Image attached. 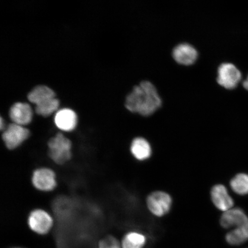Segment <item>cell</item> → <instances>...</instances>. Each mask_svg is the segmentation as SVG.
I'll return each instance as SVG.
<instances>
[{
	"instance_id": "2",
	"label": "cell",
	"mask_w": 248,
	"mask_h": 248,
	"mask_svg": "<svg viewBox=\"0 0 248 248\" xmlns=\"http://www.w3.org/2000/svg\"><path fill=\"white\" fill-rule=\"evenodd\" d=\"M48 156L58 166H63L73 157V142L63 133H58L47 142Z\"/></svg>"
},
{
	"instance_id": "4",
	"label": "cell",
	"mask_w": 248,
	"mask_h": 248,
	"mask_svg": "<svg viewBox=\"0 0 248 248\" xmlns=\"http://www.w3.org/2000/svg\"><path fill=\"white\" fill-rule=\"evenodd\" d=\"M31 179L33 187L44 193L54 191L57 187V174L48 167H41L34 170Z\"/></svg>"
},
{
	"instance_id": "1",
	"label": "cell",
	"mask_w": 248,
	"mask_h": 248,
	"mask_svg": "<svg viewBox=\"0 0 248 248\" xmlns=\"http://www.w3.org/2000/svg\"><path fill=\"white\" fill-rule=\"evenodd\" d=\"M161 105L162 100L156 88L149 81H143L136 86L125 101L127 109L144 116L152 115Z\"/></svg>"
},
{
	"instance_id": "3",
	"label": "cell",
	"mask_w": 248,
	"mask_h": 248,
	"mask_svg": "<svg viewBox=\"0 0 248 248\" xmlns=\"http://www.w3.org/2000/svg\"><path fill=\"white\" fill-rule=\"evenodd\" d=\"M27 222L30 230L39 235L48 234L54 226V219L51 214L41 208L31 211Z\"/></svg>"
},
{
	"instance_id": "16",
	"label": "cell",
	"mask_w": 248,
	"mask_h": 248,
	"mask_svg": "<svg viewBox=\"0 0 248 248\" xmlns=\"http://www.w3.org/2000/svg\"><path fill=\"white\" fill-rule=\"evenodd\" d=\"M225 239L232 246H239L248 240V222L228 232Z\"/></svg>"
},
{
	"instance_id": "10",
	"label": "cell",
	"mask_w": 248,
	"mask_h": 248,
	"mask_svg": "<svg viewBox=\"0 0 248 248\" xmlns=\"http://www.w3.org/2000/svg\"><path fill=\"white\" fill-rule=\"evenodd\" d=\"M9 117L13 123L25 126L32 122V110L29 104L17 102L11 108Z\"/></svg>"
},
{
	"instance_id": "14",
	"label": "cell",
	"mask_w": 248,
	"mask_h": 248,
	"mask_svg": "<svg viewBox=\"0 0 248 248\" xmlns=\"http://www.w3.org/2000/svg\"><path fill=\"white\" fill-rule=\"evenodd\" d=\"M55 97L54 92L48 87L43 85L36 87L28 95L29 100L36 105Z\"/></svg>"
},
{
	"instance_id": "18",
	"label": "cell",
	"mask_w": 248,
	"mask_h": 248,
	"mask_svg": "<svg viewBox=\"0 0 248 248\" xmlns=\"http://www.w3.org/2000/svg\"><path fill=\"white\" fill-rule=\"evenodd\" d=\"M60 101L56 97L36 105V113L40 116L48 117L58 111Z\"/></svg>"
},
{
	"instance_id": "17",
	"label": "cell",
	"mask_w": 248,
	"mask_h": 248,
	"mask_svg": "<svg viewBox=\"0 0 248 248\" xmlns=\"http://www.w3.org/2000/svg\"><path fill=\"white\" fill-rule=\"evenodd\" d=\"M230 185L235 193L240 195L248 194V175L238 173L232 179Z\"/></svg>"
},
{
	"instance_id": "7",
	"label": "cell",
	"mask_w": 248,
	"mask_h": 248,
	"mask_svg": "<svg viewBox=\"0 0 248 248\" xmlns=\"http://www.w3.org/2000/svg\"><path fill=\"white\" fill-rule=\"evenodd\" d=\"M241 78L240 71L234 64L224 63L218 67L217 81L223 88L232 90L236 88L241 81Z\"/></svg>"
},
{
	"instance_id": "12",
	"label": "cell",
	"mask_w": 248,
	"mask_h": 248,
	"mask_svg": "<svg viewBox=\"0 0 248 248\" xmlns=\"http://www.w3.org/2000/svg\"><path fill=\"white\" fill-rule=\"evenodd\" d=\"M248 222V217L240 208H232L223 213L220 224L225 229L236 228Z\"/></svg>"
},
{
	"instance_id": "8",
	"label": "cell",
	"mask_w": 248,
	"mask_h": 248,
	"mask_svg": "<svg viewBox=\"0 0 248 248\" xmlns=\"http://www.w3.org/2000/svg\"><path fill=\"white\" fill-rule=\"evenodd\" d=\"M210 195L214 205L219 210L225 212L233 208L234 201L224 185L214 186L211 190Z\"/></svg>"
},
{
	"instance_id": "9",
	"label": "cell",
	"mask_w": 248,
	"mask_h": 248,
	"mask_svg": "<svg viewBox=\"0 0 248 248\" xmlns=\"http://www.w3.org/2000/svg\"><path fill=\"white\" fill-rule=\"evenodd\" d=\"M78 122L77 114L69 108H62L56 112L54 123L62 132H70L76 129Z\"/></svg>"
},
{
	"instance_id": "19",
	"label": "cell",
	"mask_w": 248,
	"mask_h": 248,
	"mask_svg": "<svg viewBox=\"0 0 248 248\" xmlns=\"http://www.w3.org/2000/svg\"><path fill=\"white\" fill-rule=\"evenodd\" d=\"M96 248H122L121 242L112 235H108L98 241Z\"/></svg>"
},
{
	"instance_id": "15",
	"label": "cell",
	"mask_w": 248,
	"mask_h": 248,
	"mask_svg": "<svg viewBox=\"0 0 248 248\" xmlns=\"http://www.w3.org/2000/svg\"><path fill=\"white\" fill-rule=\"evenodd\" d=\"M146 243V236L136 231L127 232L121 241L122 248H144Z\"/></svg>"
},
{
	"instance_id": "22",
	"label": "cell",
	"mask_w": 248,
	"mask_h": 248,
	"mask_svg": "<svg viewBox=\"0 0 248 248\" xmlns=\"http://www.w3.org/2000/svg\"><path fill=\"white\" fill-rule=\"evenodd\" d=\"M24 248L20 247H11V248Z\"/></svg>"
},
{
	"instance_id": "11",
	"label": "cell",
	"mask_w": 248,
	"mask_h": 248,
	"mask_svg": "<svg viewBox=\"0 0 248 248\" xmlns=\"http://www.w3.org/2000/svg\"><path fill=\"white\" fill-rule=\"evenodd\" d=\"M198 52L193 46L187 43H182L176 46L172 51V57L180 64L190 66L196 62Z\"/></svg>"
},
{
	"instance_id": "20",
	"label": "cell",
	"mask_w": 248,
	"mask_h": 248,
	"mask_svg": "<svg viewBox=\"0 0 248 248\" xmlns=\"http://www.w3.org/2000/svg\"><path fill=\"white\" fill-rule=\"evenodd\" d=\"M0 128H1V131H4L5 128H6L5 124L4 121V119H3L2 117H1V119H0Z\"/></svg>"
},
{
	"instance_id": "6",
	"label": "cell",
	"mask_w": 248,
	"mask_h": 248,
	"mask_svg": "<svg viewBox=\"0 0 248 248\" xmlns=\"http://www.w3.org/2000/svg\"><path fill=\"white\" fill-rule=\"evenodd\" d=\"M146 203L149 211L154 216L162 217L170 212L172 199L166 192L156 191L148 195Z\"/></svg>"
},
{
	"instance_id": "21",
	"label": "cell",
	"mask_w": 248,
	"mask_h": 248,
	"mask_svg": "<svg viewBox=\"0 0 248 248\" xmlns=\"http://www.w3.org/2000/svg\"><path fill=\"white\" fill-rule=\"evenodd\" d=\"M243 86L244 88L247 90V91H248V75L247 78V79L245 80L243 82Z\"/></svg>"
},
{
	"instance_id": "5",
	"label": "cell",
	"mask_w": 248,
	"mask_h": 248,
	"mask_svg": "<svg viewBox=\"0 0 248 248\" xmlns=\"http://www.w3.org/2000/svg\"><path fill=\"white\" fill-rule=\"evenodd\" d=\"M31 132L24 126L12 123L3 131L2 139L8 150H16L29 139Z\"/></svg>"
},
{
	"instance_id": "13",
	"label": "cell",
	"mask_w": 248,
	"mask_h": 248,
	"mask_svg": "<svg viewBox=\"0 0 248 248\" xmlns=\"http://www.w3.org/2000/svg\"><path fill=\"white\" fill-rule=\"evenodd\" d=\"M130 151L132 156L139 161L150 159L153 154L150 142L142 137L136 138L133 140L130 146Z\"/></svg>"
}]
</instances>
